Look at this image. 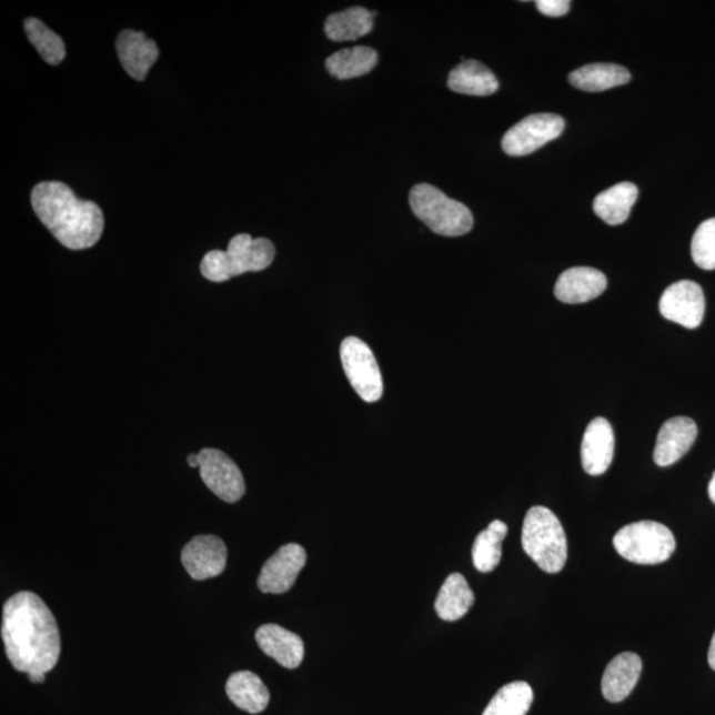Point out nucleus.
Here are the masks:
<instances>
[{
	"label": "nucleus",
	"instance_id": "2",
	"mask_svg": "<svg viewBox=\"0 0 715 715\" xmlns=\"http://www.w3.org/2000/svg\"><path fill=\"white\" fill-rule=\"evenodd\" d=\"M31 204L40 222L66 249H91L104 232V214L99 205L81 201L64 183L37 184L32 190Z\"/></svg>",
	"mask_w": 715,
	"mask_h": 715
},
{
	"label": "nucleus",
	"instance_id": "22",
	"mask_svg": "<svg viewBox=\"0 0 715 715\" xmlns=\"http://www.w3.org/2000/svg\"><path fill=\"white\" fill-rule=\"evenodd\" d=\"M637 197L638 190L634 183L623 182L612 185L596 197L595 214L610 225L623 224L627 222Z\"/></svg>",
	"mask_w": 715,
	"mask_h": 715
},
{
	"label": "nucleus",
	"instance_id": "5",
	"mask_svg": "<svg viewBox=\"0 0 715 715\" xmlns=\"http://www.w3.org/2000/svg\"><path fill=\"white\" fill-rule=\"evenodd\" d=\"M410 205L415 216L437 235L463 236L473 229L471 210L446 197L435 185L416 184L410 192Z\"/></svg>",
	"mask_w": 715,
	"mask_h": 715
},
{
	"label": "nucleus",
	"instance_id": "1",
	"mask_svg": "<svg viewBox=\"0 0 715 715\" xmlns=\"http://www.w3.org/2000/svg\"><path fill=\"white\" fill-rule=\"evenodd\" d=\"M2 641L13 669L51 672L59 663L61 643L57 618L37 594L22 591L3 606Z\"/></svg>",
	"mask_w": 715,
	"mask_h": 715
},
{
	"label": "nucleus",
	"instance_id": "17",
	"mask_svg": "<svg viewBox=\"0 0 715 715\" xmlns=\"http://www.w3.org/2000/svg\"><path fill=\"white\" fill-rule=\"evenodd\" d=\"M260 649L286 669L299 668L305 656V645L299 635L278 624H264L256 631Z\"/></svg>",
	"mask_w": 715,
	"mask_h": 715
},
{
	"label": "nucleus",
	"instance_id": "3",
	"mask_svg": "<svg viewBox=\"0 0 715 715\" xmlns=\"http://www.w3.org/2000/svg\"><path fill=\"white\" fill-rule=\"evenodd\" d=\"M276 256L271 240L253 239L249 233L232 238L229 250L211 251L202 260L201 272L212 283H224L246 272L266 270Z\"/></svg>",
	"mask_w": 715,
	"mask_h": 715
},
{
	"label": "nucleus",
	"instance_id": "8",
	"mask_svg": "<svg viewBox=\"0 0 715 715\" xmlns=\"http://www.w3.org/2000/svg\"><path fill=\"white\" fill-rule=\"evenodd\" d=\"M565 120L558 114L541 113L526 117L508 129L502 139V149L507 155L524 157L545 147L562 134Z\"/></svg>",
	"mask_w": 715,
	"mask_h": 715
},
{
	"label": "nucleus",
	"instance_id": "27",
	"mask_svg": "<svg viewBox=\"0 0 715 715\" xmlns=\"http://www.w3.org/2000/svg\"><path fill=\"white\" fill-rule=\"evenodd\" d=\"M534 693L525 681L502 686L486 706L483 715H526L531 711Z\"/></svg>",
	"mask_w": 715,
	"mask_h": 715
},
{
	"label": "nucleus",
	"instance_id": "24",
	"mask_svg": "<svg viewBox=\"0 0 715 715\" xmlns=\"http://www.w3.org/2000/svg\"><path fill=\"white\" fill-rule=\"evenodd\" d=\"M377 64V53L371 47H354L332 54L326 60L330 74L340 80L361 78L373 71Z\"/></svg>",
	"mask_w": 715,
	"mask_h": 715
},
{
	"label": "nucleus",
	"instance_id": "19",
	"mask_svg": "<svg viewBox=\"0 0 715 715\" xmlns=\"http://www.w3.org/2000/svg\"><path fill=\"white\" fill-rule=\"evenodd\" d=\"M225 692L233 705L250 714L263 713L271 699L263 679L250 671L233 673L226 681Z\"/></svg>",
	"mask_w": 715,
	"mask_h": 715
},
{
	"label": "nucleus",
	"instance_id": "11",
	"mask_svg": "<svg viewBox=\"0 0 715 715\" xmlns=\"http://www.w3.org/2000/svg\"><path fill=\"white\" fill-rule=\"evenodd\" d=\"M305 548L298 543H288L265 562L258 580L264 594H285L294 586L299 574L306 565Z\"/></svg>",
	"mask_w": 715,
	"mask_h": 715
},
{
	"label": "nucleus",
	"instance_id": "32",
	"mask_svg": "<svg viewBox=\"0 0 715 715\" xmlns=\"http://www.w3.org/2000/svg\"><path fill=\"white\" fill-rule=\"evenodd\" d=\"M27 676H29V679L33 684H43L46 681V673L43 672H32V673H29V675Z\"/></svg>",
	"mask_w": 715,
	"mask_h": 715
},
{
	"label": "nucleus",
	"instance_id": "30",
	"mask_svg": "<svg viewBox=\"0 0 715 715\" xmlns=\"http://www.w3.org/2000/svg\"><path fill=\"white\" fill-rule=\"evenodd\" d=\"M572 3L568 0H538L536 9L545 17L558 18L566 16Z\"/></svg>",
	"mask_w": 715,
	"mask_h": 715
},
{
	"label": "nucleus",
	"instance_id": "31",
	"mask_svg": "<svg viewBox=\"0 0 715 715\" xmlns=\"http://www.w3.org/2000/svg\"><path fill=\"white\" fill-rule=\"evenodd\" d=\"M707 663H709L711 668L715 671V632L712 638L709 653H707Z\"/></svg>",
	"mask_w": 715,
	"mask_h": 715
},
{
	"label": "nucleus",
	"instance_id": "23",
	"mask_svg": "<svg viewBox=\"0 0 715 715\" xmlns=\"http://www.w3.org/2000/svg\"><path fill=\"white\" fill-rule=\"evenodd\" d=\"M631 73L617 64H590L570 73L568 81L584 92H603L607 89L628 84Z\"/></svg>",
	"mask_w": 715,
	"mask_h": 715
},
{
	"label": "nucleus",
	"instance_id": "12",
	"mask_svg": "<svg viewBox=\"0 0 715 715\" xmlns=\"http://www.w3.org/2000/svg\"><path fill=\"white\" fill-rule=\"evenodd\" d=\"M226 555L225 543L219 536L198 535L182 550V563L192 580L205 581L224 572Z\"/></svg>",
	"mask_w": 715,
	"mask_h": 715
},
{
	"label": "nucleus",
	"instance_id": "25",
	"mask_svg": "<svg viewBox=\"0 0 715 715\" xmlns=\"http://www.w3.org/2000/svg\"><path fill=\"white\" fill-rule=\"evenodd\" d=\"M373 27V13L362 7H352L330 16L325 23V32L330 40L348 41L369 36Z\"/></svg>",
	"mask_w": 715,
	"mask_h": 715
},
{
	"label": "nucleus",
	"instance_id": "34",
	"mask_svg": "<svg viewBox=\"0 0 715 715\" xmlns=\"http://www.w3.org/2000/svg\"><path fill=\"white\" fill-rule=\"evenodd\" d=\"M188 463L191 467H199V453H191V455L188 457Z\"/></svg>",
	"mask_w": 715,
	"mask_h": 715
},
{
	"label": "nucleus",
	"instance_id": "13",
	"mask_svg": "<svg viewBox=\"0 0 715 715\" xmlns=\"http://www.w3.org/2000/svg\"><path fill=\"white\" fill-rule=\"evenodd\" d=\"M615 455L614 429L604 417H595L588 424L582 440V465L591 476L606 473Z\"/></svg>",
	"mask_w": 715,
	"mask_h": 715
},
{
	"label": "nucleus",
	"instance_id": "10",
	"mask_svg": "<svg viewBox=\"0 0 715 715\" xmlns=\"http://www.w3.org/2000/svg\"><path fill=\"white\" fill-rule=\"evenodd\" d=\"M705 294L703 288L691 280L677 281L659 299V313L663 318L686 329H696L705 315Z\"/></svg>",
	"mask_w": 715,
	"mask_h": 715
},
{
	"label": "nucleus",
	"instance_id": "33",
	"mask_svg": "<svg viewBox=\"0 0 715 715\" xmlns=\"http://www.w3.org/2000/svg\"><path fill=\"white\" fill-rule=\"evenodd\" d=\"M707 492H709V497L713 501V504L715 505V472L711 480L709 487H707Z\"/></svg>",
	"mask_w": 715,
	"mask_h": 715
},
{
	"label": "nucleus",
	"instance_id": "15",
	"mask_svg": "<svg viewBox=\"0 0 715 715\" xmlns=\"http://www.w3.org/2000/svg\"><path fill=\"white\" fill-rule=\"evenodd\" d=\"M115 48L123 70L137 81L147 79L150 68L160 58L155 41L139 31L123 30L117 38Z\"/></svg>",
	"mask_w": 715,
	"mask_h": 715
},
{
	"label": "nucleus",
	"instance_id": "6",
	"mask_svg": "<svg viewBox=\"0 0 715 715\" xmlns=\"http://www.w3.org/2000/svg\"><path fill=\"white\" fill-rule=\"evenodd\" d=\"M618 555L636 565H659L676 550L675 535L655 521H641L624 526L614 536Z\"/></svg>",
	"mask_w": 715,
	"mask_h": 715
},
{
	"label": "nucleus",
	"instance_id": "4",
	"mask_svg": "<svg viewBox=\"0 0 715 715\" xmlns=\"http://www.w3.org/2000/svg\"><path fill=\"white\" fill-rule=\"evenodd\" d=\"M522 547L543 572H562L567 561V538L561 521L545 506L527 512L522 527Z\"/></svg>",
	"mask_w": 715,
	"mask_h": 715
},
{
	"label": "nucleus",
	"instance_id": "18",
	"mask_svg": "<svg viewBox=\"0 0 715 715\" xmlns=\"http://www.w3.org/2000/svg\"><path fill=\"white\" fill-rule=\"evenodd\" d=\"M643 671L642 658L625 652L608 664L602 678V693L610 703H622L635 689Z\"/></svg>",
	"mask_w": 715,
	"mask_h": 715
},
{
	"label": "nucleus",
	"instance_id": "29",
	"mask_svg": "<svg viewBox=\"0 0 715 715\" xmlns=\"http://www.w3.org/2000/svg\"><path fill=\"white\" fill-rule=\"evenodd\" d=\"M692 258L701 270H715V218L705 220L694 233Z\"/></svg>",
	"mask_w": 715,
	"mask_h": 715
},
{
	"label": "nucleus",
	"instance_id": "16",
	"mask_svg": "<svg viewBox=\"0 0 715 715\" xmlns=\"http://www.w3.org/2000/svg\"><path fill=\"white\" fill-rule=\"evenodd\" d=\"M607 278L595 268L576 266L563 272L556 281L555 298L565 304H584L606 291Z\"/></svg>",
	"mask_w": 715,
	"mask_h": 715
},
{
	"label": "nucleus",
	"instance_id": "7",
	"mask_svg": "<svg viewBox=\"0 0 715 715\" xmlns=\"http://www.w3.org/2000/svg\"><path fill=\"white\" fill-rule=\"evenodd\" d=\"M343 371L355 393L364 402L375 403L383 395V380L380 366L371 349L356 336H348L341 343Z\"/></svg>",
	"mask_w": 715,
	"mask_h": 715
},
{
	"label": "nucleus",
	"instance_id": "26",
	"mask_svg": "<svg viewBox=\"0 0 715 715\" xmlns=\"http://www.w3.org/2000/svg\"><path fill=\"white\" fill-rule=\"evenodd\" d=\"M507 535V525L500 520L493 521L474 540L472 548L473 565L480 573H491L500 565L502 541Z\"/></svg>",
	"mask_w": 715,
	"mask_h": 715
},
{
	"label": "nucleus",
	"instance_id": "20",
	"mask_svg": "<svg viewBox=\"0 0 715 715\" xmlns=\"http://www.w3.org/2000/svg\"><path fill=\"white\" fill-rule=\"evenodd\" d=\"M451 91L467 95H491L497 92L499 80L484 64L476 60L463 61L449 75Z\"/></svg>",
	"mask_w": 715,
	"mask_h": 715
},
{
	"label": "nucleus",
	"instance_id": "14",
	"mask_svg": "<svg viewBox=\"0 0 715 715\" xmlns=\"http://www.w3.org/2000/svg\"><path fill=\"white\" fill-rule=\"evenodd\" d=\"M697 424L691 417H673L658 432L653 460L658 466H669L683 459L696 442Z\"/></svg>",
	"mask_w": 715,
	"mask_h": 715
},
{
	"label": "nucleus",
	"instance_id": "21",
	"mask_svg": "<svg viewBox=\"0 0 715 715\" xmlns=\"http://www.w3.org/2000/svg\"><path fill=\"white\" fill-rule=\"evenodd\" d=\"M474 604V594L462 574L446 577L435 602L436 614L445 622H456L467 614Z\"/></svg>",
	"mask_w": 715,
	"mask_h": 715
},
{
	"label": "nucleus",
	"instance_id": "9",
	"mask_svg": "<svg viewBox=\"0 0 715 715\" xmlns=\"http://www.w3.org/2000/svg\"><path fill=\"white\" fill-rule=\"evenodd\" d=\"M199 471L205 486L216 497L235 504L245 493V481L235 462L224 452L204 449L199 452Z\"/></svg>",
	"mask_w": 715,
	"mask_h": 715
},
{
	"label": "nucleus",
	"instance_id": "28",
	"mask_svg": "<svg viewBox=\"0 0 715 715\" xmlns=\"http://www.w3.org/2000/svg\"><path fill=\"white\" fill-rule=\"evenodd\" d=\"M24 30L30 43L36 47L46 63L58 66L64 60L67 50L63 39L37 18H27Z\"/></svg>",
	"mask_w": 715,
	"mask_h": 715
}]
</instances>
